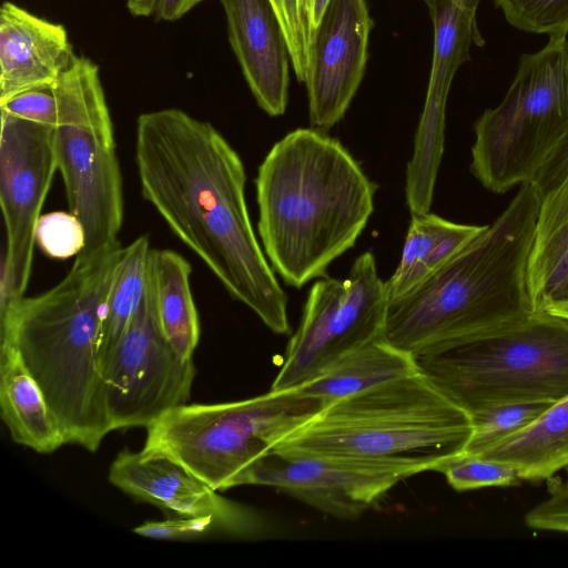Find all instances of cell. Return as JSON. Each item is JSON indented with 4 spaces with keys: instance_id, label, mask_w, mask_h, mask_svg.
Returning a JSON list of instances; mask_svg holds the SVG:
<instances>
[{
    "instance_id": "1",
    "label": "cell",
    "mask_w": 568,
    "mask_h": 568,
    "mask_svg": "<svg viewBox=\"0 0 568 568\" xmlns=\"http://www.w3.org/2000/svg\"><path fill=\"white\" fill-rule=\"evenodd\" d=\"M135 163L143 197L172 232L275 334L287 296L254 233L241 156L210 123L180 109L142 113Z\"/></svg>"
},
{
    "instance_id": "2",
    "label": "cell",
    "mask_w": 568,
    "mask_h": 568,
    "mask_svg": "<svg viewBox=\"0 0 568 568\" xmlns=\"http://www.w3.org/2000/svg\"><path fill=\"white\" fill-rule=\"evenodd\" d=\"M255 184L264 253L296 288L323 277L374 211L375 184L338 140L317 129H296L276 142Z\"/></svg>"
},
{
    "instance_id": "3",
    "label": "cell",
    "mask_w": 568,
    "mask_h": 568,
    "mask_svg": "<svg viewBox=\"0 0 568 568\" xmlns=\"http://www.w3.org/2000/svg\"><path fill=\"white\" fill-rule=\"evenodd\" d=\"M539 210L532 183L520 184L493 224L414 290L388 301L381 338L418 358L531 315L527 268Z\"/></svg>"
},
{
    "instance_id": "4",
    "label": "cell",
    "mask_w": 568,
    "mask_h": 568,
    "mask_svg": "<svg viewBox=\"0 0 568 568\" xmlns=\"http://www.w3.org/2000/svg\"><path fill=\"white\" fill-rule=\"evenodd\" d=\"M122 246L85 261L47 292L0 310V341L11 342L41 387L65 444L95 452L112 432L99 343Z\"/></svg>"
},
{
    "instance_id": "5",
    "label": "cell",
    "mask_w": 568,
    "mask_h": 568,
    "mask_svg": "<svg viewBox=\"0 0 568 568\" xmlns=\"http://www.w3.org/2000/svg\"><path fill=\"white\" fill-rule=\"evenodd\" d=\"M471 433L470 415L417 372L323 406L272 450L405 479L463 453Z\"/></svg>"
},
{
    "instance_id": "6",
    "label": "cell",
    "mask_w": 568,
    "mask_h": 568,
    "mask_svg": "<svg viewBox=\"0 0 568 568\" xmlns=\"http://www.w3.org/2000/svg\"><path fill=\"white\" fill-rule=\"evenodd\" d=\"M418 369L469 415L568 396V318L537 311L416 358Z\"/></svg>"
},
{
    "instance_id": "7",
    "label": "cell",
    "mask_w": 568,
    "mask_h": 568,
    "mask_svg": "<svg viewBox=\"0 0 568 568\" xmlns=\"http://www.w3.org/2000/svg\"><path fill=\"white\" fill-rule=\"evenodd\" d=\"M323 407L296 389L220 404H185L146 428L144 452L171 458L217 491Z\"/></svg>"
},
{
    "instance_id": "8",
    "label": "cell",
    "mask_w": 568,
    "mask_h": 568,
    "mask_svg": "<svg viewBox=\"0 0 568 568\" xmlns=\"http://www.w3.org/2000/svg\"><path fill=\"white\" fill-rule=\"evenodd\" d=\"M58 120L52 131L57 169L69 210L85 232L81 262L121 246L124 202L114 131L98 65L82 55L52 85Z\"/></svg>"
},
{
    "instance_id": "9",
    "label": "cell",
    "mask_w": 568,
    "mask_h": 568,
    "mask_svg": "<svg viewBox=\"0 0 568 568\" xmlns=\"http://www.w3.org/2000/svg\"><path fill=\"white\" fill-rule=\"evenodd\" d=\"M568 132V42L523 54L503 101L475 123L470 169L489 191L530 182Z\"/></svg>"
},
{
    "instance_id": "10",
    "label": "cell",
    "mask_w": 568,
    "mask_h": 568,
    "mask_svg": "<svg viewBox=\"0 0 568 568\" xmlns=\"http://www.w3.org/2000/svg\"><path fill=\"white\" fill-rule=\"evenodd\" d=\"M387 304L371 252L354 261L346 278L315 282L271 389L298 388L343 355L381 338Z\"/></svg>"
},
{
    "instance_id": "11",
    "label": "cell",
    "mask_w": 568,
    "mask_h": 568,
    "mask_svg": "<svg viewBox=\"0 0 568 568\" xmlns=\"http://www.w3.org/2000/svg\"><path fill=\"white\" fill-rule=\"evenodd\" d=\"M195 366L165 338L159 324L151 275L148 290L103 375L112 430L148 428L187 404Z\"/></svg>"
},
{
    "instance_id": "12",
    "label": "cell",
    "mask_w": 568,
    "mask_h": 568,
    "mask_svg": "<svg viewBox=\"0 0 568 568\" xmlns=\"http://www.w3.org/2000/svg\"><path fill=\"white\" fill-rule=\"evenodd\" d=\"M0 135V202L7 233L0 310L24 296L36 226L57 169L52 131L3 110Z\"/></svg>"
},
{
    "instance_id": "13",
    "label": "cell",
    "mask_w": 568,
    "mask_h": 568,
    "mask_svg": "<svg viewBox=\"0 0 568 568\" xmlns=\"http://www.w3.org/2000/svg\"><path fill=\"white\" fill-rule=\"evenodd\" d=\"M434 27V50L424 109L406 168L405 197L410 215L429 212L444 151L445 110L458 68L470 47H483L476 21L481 0H425Z\"/></svg>"
},
{
    "instance_id": "14",
    "label": "cell",
    "mask_w": 568,
    "mask_h": 568,
    "mask_svg": "<svg viewBox=\"0 0 568 568\" xmlns=\"http://www.w3.org/2000/svg\"><path fill=\"white\" fill-rule=\"evenodd\" d=\"M372 19L366 0H331L310 48L305 84L312 126L328 130L348 109L363 79Z\"/></svg>"
},
{
    "instance_id": "15",
    "label": "cell",
    "mask_w": 568,
    "mask_h": 568,
    "mask_svg": "<svg viewBox=\"0 0 568 568\" xmlns=\"http://www.w3.org/2000/svg\"><path fill=\"white\" fill-rule=\"evenodd\" d=\"M400 480L392 473L271 450L248 469L243 485L270 486L326 515L355 519Z\"/></svg>"
},
{
    "instance_id": "16",
    "label": "cell",
    "mask_w": 568,
    "mask_h": 568,
    "mask_svg": "<svg viewBox=\"0 0 568 568\" xmlns=\"http://www.w3.org/2000/svg\"><path fill=\"white\" fill-rule=\"evenodd\" d=\"M109 481L131 497L152 504L170 517H212L219 531L251 537L263 528L248 508L222 497L169 457L124 449L109 468Z\"/></svg>"
},
{
    "instance_id": "17",
    "label": "cell",
    "mask_w": 568,
    "mask_h": 568,
    "mask_svg": "<svg viewBox=\"0 0 568 568\" xmlns=\"http://www.w3.org/2000/svg\"><path fill=\"white\" fill-rule=\"evenodd\" d=\"M219 1L225 12L231 47L257 104L272 116L283 114L291 58L272 0Z\"/></svg>"
},
{
    "instance_id": "18",
    "label": "cell",
    "mask_w": 568,
    "mask_h": 568,
    "mask_svg": "<svg viewBox=\"0 0 568 568\" xmlns=\"http://www.w3.org/2000/svg\"><path fill=\"white\" fill-rule=\"evenodd\" d=\"M75 54L62 24L6 1L0 9V104L51 88Z\"/></svg>"
},
{
    "instance_id": "19",
    "label": "cell",
    "mask_w": 568,
    "mask_h": 568,
    "mask_svg": "<svg viewBox=\"0 0 568 568\" xmlns=\"http://www.w3.org/2000/svg\"><path fill=\"white\" fill-rule=\"evenodd\" d=\"M1 418L12 439L40 454L65 444L44 394L9 341H0Z\"/></svg>"
},
{
    "instance_id": "20",
    "label": "cell",
    "mask_w": 568,
    "mask_h": 568,
    "mask_svg": "<svg viewBox=\"0 0 568 568\" xmlns=\"http://www.w3.org/2000/svg\"><path fill=\"white\" fill-rule=\"evenodd\" d=\"M507 464L521 480H547L568 467V396L550 404L526 427L479 454Z\"/></svg>"
},
{
    "instance_id": "21",
    "label": "cell",
    "mask_w": 568,
    "mask_h": 568,
    "mask_svg": "<svg viewBox=\"0 0 568 568\" xmlns=\"http://www.w3.org/2000/svg\"><path fill=\"white\" fill-rule=\"evenodd\" d=\"M417 372L415 357L377 338L343 355L318 376L295 389L325 406Z\"/></svg>"
},
{
    "instance_id": "22",
    "label": "cell",
    "mask_w": 568,
    "mask_h": 568,
    "mask_svg": "<svg viewBox=\"0 0 568 568\" xmlns=\"http://www.w3.org/2000/svg\"><path fill=\"white\" fill-rule=\"evenodd\" d=\"M486 227L454 223L430 212L412 215L399 263L385 282L388 301L414 290Z\"/></svg>"
},
{
    "instance_id": "23",
    "label": "cell",
    "mask_w": 568,
    "mask_h": 568,
    "mask_svg": "<svg viewBox=\"0 0 568 568\" xmlns=\"http://www.w3.org/2000/svg\"><path fill=\"white\" fill-rule=\"evenodd\" d=\"M191 272L190 263L181 254L152 248L150 275L156 317L168 342L184 358H192L200 338Z\"/></svg>"
},
{
    "instance_id": "24",
    "label": "cell",
    "mask_w": 568,
    "mask_h": 568,
    "mask_svg": "<svg viewBox=\"0 0 568 568\" xmlns=\"http://www.w3.org/2000/svg\"><path fill=\"white\" fill-rule=\"evenodd\" d=\"M151 253L152 247L146 235L139 236L122 247L101 328L98 357L102 377L145 296Z\"/></svg>"
},
{
    "instance_id": "25",
    "label": "cell",
    "mask_w": 568,
    "mask_h": 568,
    "mask_svg": "<svg viewBox=\"0 0 568 568\" xmlns=\"http://www.w3.org/2000/svg\"><path fill=\"white\" fill-rule=\"evenodd\" d=\"M530 182L540 199L537 243L568 221V132Z\"/></svg>"
},
{
    "instance_id": "26",
    "label": "cell",
    "mask_w": 568,
    "mask_h": 568,
    "mask_svg": "<svg viewBox=\"0 0 568 568\" xmlns=\"http://www.w3.org/2000/svg\"><path fill=\"white\" fill-rule=\"evenodd\" d=\"M568 275V221L542 241L534 243L527 268V286L535 312Z\"/></svg>"
},
{
    "instance_id": "27",
    "label": "cell",
    "mask_w": 568,
    "mask_h": 568,
    "mask_svg": "<svg viewBox=\"0 0 568 568\" xmlns=\"http://www.w3.org/2000/svg\"><path fill=\"white\" fill-rule=\"evenodd\" d=\"M550 404L552 403H508L471 414L473 433L464 452L481 454L497 442L526 427Z\"/></svg>"
},
{
    "instance_id": "28",
    "label": "cell",
    "mask_w": 568,
    "mask_h": 568,
    "mask_svg": "<svg viewBox=\"0 0 568 568\" xmlns=\"http://www.w3.org/2000/svg\"><path fill=\"white\" fill-rule=\"evenodd\" d=\"M435 471L442 473L457 491L516 486L523 481L511 466L465 452L447 459Z\"/></svg>"
},
{
    "instance_id": "29",
    "label": "cell",
    "mask_w": 568,
    "mask_h": 568,
    "mask_svg": "<svg viewBox=\"0 0 568 568\" xmlns=\"http://www.w3.org/2000/svg\"><path fill=\"white\" fill-rule=\"evenodd\" d=\"M515 28L551 37H567L568 0H495Z\"/></svg>"
},
{
    "instance_id": "30",
    "label": "cell",
    "mask_w": 568,
    "mask_h": 568,
    "mask_svg": "<svg viewBox=\"0 0 568 568\" xmlns=\"http://www.w3.org/2000/svg\"><path fill=\"white\" fill-rule=\"evenodd\" d=\"M36 243L54 258L77 256L85 244L84 227L71 212H50L38 220Z\"/></svg>"
},
{
    "instance_id": "31",
    "label": "cell",
    "mask_w": 568,
    "mask_h": 568,
    "mask_svg": "<svg viewBox=\"0 0 568 568\" xmlns=\"http://www.w3.org/2000/svg\"><path fill=\"white\" fill-rule=\"evenodd\" d=\"M286 39L291 63L298 81L304 82L310 61L311 39L301 0H272Z\"/></svg>"
},
{
    "instance_id": "32",
    "label": "cell",
    "mask_w": 568,
    "mask_h": 568,
    "mask_svg": "<svg viewBox=\"0 0 568 568\" xmlns=\"http://www.w3.org/2000/svg\"><path fill=\"white\" fill-rule=\"evenodd\" d=\"M548 496L525 515L531 529L568 532V467L565 477L547 479Z\"/></svg>"
},
{
    "instance_id": "33",
    "label": "cell",
    "mask_w": 568,
    "mask_h": 568,
    "mask_svg": "<svg viewBox=\"0 0 568 568\" xmlns=\"http://www.w3.org/2000/svg\"><path fill=\"white\" fill-rule=\"evenodd\" d=\"M215 530L212 517H170L161 521H146L133 529L136 535L146 538L175 541L199 539Z\"/></svg>"
},
{
    "instance_id": "34",
    "label": "cell",
    "mask_w": 568,
    "mask_h": 568,
    "mask_svg": "<svg viewBox=\"0 0 568 568\" xmlns=\"http://www.w3.org/2000/svg\"><path fill=\"white\" fill-rule=\"evenodd\" d=\"M0 110L52 129L58 120V105L52 87L20 93L0 104Z\"/></svg>"
},
{
    "instance_id": "35",
    "label": "cell",
    "mask_w": 568,
    "mask_h": 568,
    "mask_svg": "<svg viewBox=\"0 0 568 568\" xmlns=\"http://www.w3.org/2000/svg\"><path fill=\"white\" fill-rule=\"evenodd\" d=\"M206 0H126V8L134 17L159 21H175Z\"/></svg>"
},
{
    "instance_id": "36",
    "label": "cell",
    "mask_w": 568,
    "mask_h": 568,
    "mask_svg": "<svg viewBox=\"0 0 568 568\" xmlns=\"http://www.w3.org/2000/svg\"><path fill=\"white\" fill-rule=\"evenodd\" d=\"M329 1L331 0H301L302 12L307 26L311 41Z\"/></svg>"
},
{
    "instance_id": "37",
    "label": "cell",
    "mask_w": 568,
    "mask_h": 568,
    "mask_svg": "<svg viewBox=\"0 0 568 568\" xmlns=\"http://www.w3.org/2000/svg\"><path fill=\"white\" fill-rule=\"evenodd\" d=\"M568 302V275L567 277L552 291L547 297L540 311L554 304H561Z\"/></svg>"
},
{
    "instance_id": "38",
    "label": "cell",
    "mask_w": 568,
    "mask_h": 568,
    "mask_svg": "<svg viewBox=\"0 0 568 568\" xmlns=\"http://www.w3.org/2000/svg\"><path fill=\"white\" fill-rule=\"evenodd\" d=\"M542 311L568 318V302L561 304H554L545 307Z\"/></svg>"
}]
</instances>
